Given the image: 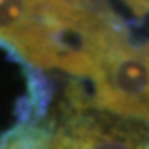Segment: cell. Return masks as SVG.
Wrapping results in <instances>:
<instances>
[{
	"instance_id": "6da1fadb",
	"label": "cell",
	"mask_w": 149,
	"mask_h": 149,
	"mask_svg": "<svg viewBox=\"0 0 149 149\" xmlns=\"http://www.w3.org/2000/svg\"><path fill=\"white\" fill-rule=\"evenodd\" d=\"M52 149H149V129L98 109L63 111Z\"/></svg>"
},
{
	"instance_id": "7a4b0ae2",
	"label": "cell",
	"mask_w": 149,
	"mask_h": 149,
	"mask_svg": "<svg viewBox=\"0 0 149 149\" xmlns=\"http://www.w3.org/2000/svg\"><path fill=\"white\" fill-rule=\"evenodd\" d=\"M0 40L38 68L58 70L53 23L47 2L0 0Z\"/></svg>"
},
{
	"instance_id": "3957f363",
	"label": "cell",
	"mask_w": 149,
	"mask_h": 149,
	"mask_svg": "<svg viewBox=\"0 0 149 149\" xmlns=\"http://www.w3.org/2000/svg\"><path fill=\"white\" fill-rule=\"evenodd\" d=\"M53 126H17L0 143V149H52Z\"/></svg>"
}]
</instances>
